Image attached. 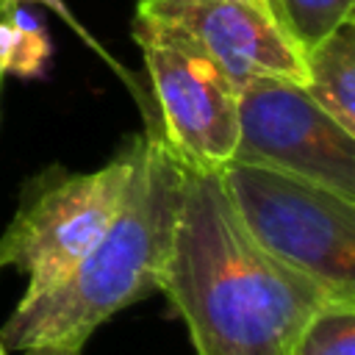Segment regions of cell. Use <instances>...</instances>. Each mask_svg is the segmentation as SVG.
Instances as JSON below:
<instances>
[{
  "label": "cell",
  "instance_id": "cell-1",
  "mask_svg": "<svg viewBox=\"0 0 355 355\" xmlns=\"http://www.w3.org/2000/svg\"><path fill=\"white\" fill-rule=\"evenodd\" d=\"M158 291L197 355H288L305 319L341 300L272 258L236 216L219 175L189 166Z\"/></svg>",
  "mask_w": 355,
  "mask_h": 355
},
{
  "label": "cell",
  "instance_id": "cell-2",
  "mask_svg": "<svg viewBox=\"0 0 355 355\" xmlns=\"http://www.w3.org/2000/svg\"><path fill=\"white\" fill-rule=\"evenodd\" d=\"M130 141L133 164L114 219L61 283L14 308L0 327L6 349L39 344L83 347L103 322L158 288L186 164L153 119Z\"/></svg>",
  "mask_w": 355,
  "mask_h": 355
},
{
  "label": "cell",
  "instance_id": "cell-3",
  "mask_svg": "<svg viewBox=\"0 0 355 355\" xmlns=\"http://www.w3.org/2000/svg\"><path fill=\"white\" fill-rule=\"evenodd\" d=\"M219 183L247 233L280 263L355 300V200L313 180L230 161Z\"/></svg>",
  "mask_w": 355,
  "mask_h": 355
},
{
  "label": "cell",
  "instance_id": "cell-4",
  "mask_svg": "<svg viewBox=\"0 0 355 355\" xmlns=\"http://www.w3.org/2000/svg\"><path fill=\"white\" fill-rule=\"evenodd\" d=\"M133 164L128 141L94 172L47 166L19 191V205L0 236V269L14 266L28 277L19 302L36 300L92 250L114 219Z\"/></svg>",
  "mask_w": 355,
  "mask_h": 355
},
{
  "label": "cell",
  "instance_id": "cell-5",
  "mask_svg": "<svg viewBox=\"0 0 355 355\" xmlns=\"http://www.w3.org/2000/svg\"><path fill=\"white\" fill-rule=\"evenodd\" d=\"M153 86L155 125L175 155L197 172H219L239 144V89L189 39L147 17H133Z\"/></svg>",
  "mask_w": 355,
  "mask_h": 355
},
{
  "label": "cell",
  "instance_id": "cell-6",
  "mask_svg": "<svg viewBox=\"0 0 355 355\" xmlns=\"http://www.w3.org/2000/svg\"><path fill=\"white\" fill-rule=\"evenodd\" d=\"M233 161L280 169L355 200V133L291 80L258 78L239 92Z\"/></svg>",
  "mask_w": 355,
  "mask_h": 355
},
{
  "label": "cell",
  "instance_id": "cell-7",
  "mask_svg": "<svg viewBox=\"0 0 355 355\" xmlns=\"http://www.w3.org/2000/svg\"><path fill=\"white\" fill-rule=\"evenodd\" d=\"M136 14L189 39L239 92L258 78L302 86V50L255 0H139Z\"/></svg>",
  "mask_w": 355,
  "mask_h": 355
},
{
  "label": "cell",
  "instance_id": "cell-8",
  "mask_svg": "<svg viewBox=\"0 0 355 355\" xmlns=\"http://www.w3.org/2000/svg\"><path fill=\"white\" fill-rule=\"evenodd\" d=\"M302 89L344 130L355 133V17L302 50Z\"/></svg>",
  "mask_w": 355,
  "mask_h": 355
},
{
  "label": "cell",
  "instance_id": "cell-9",
  "mask_svg": "<svg viewBox=\"0 0 355 355\" xmlns=\"http://www.w3.org/2000/svg\"><path fill=\"white\" fill-rule=\"evenodd\" d=\"M50 55V42L44 28L19 6L8 3L0 14V69L3 75L14 72L22 78L42 75Z\"/></svg>",
  "mask_w": 355,
  "mask_h": 355
},
{
  "label": "cell",
  "instance_id": "cell-10",
  "mask_svg": "<svg viewBox=\"0 0 355 355\" xmlns=\"http://www.w3.org/2000/svg\"><path fill=\"white\" fill-rule=\"evenodd\" d=\"M288 355H355V300H333L313 311Z\"/></svg>",
  "mask_w": 355,
  "mask_h": 355
},
{
  "label": "cell",
  "instance_id": "cell-11",
  "mask_svg": "<svg viewBox=\"0 0 355 355\" xmlns=\"http://www.w3.org/2000/svg\"><path fill=\"white\" fill-rule=\"evenodd\" d=\"M272 6L286 36L300 50H308L352 17L355 0H272Z\"/></svg>",
  "mask_w": 355,
  "mask_h": 355
},
{
  "label": "cell",
  "instance_id": "cell-12",
  "mask_svg": "<svg viewBox=\"0 0 355 355\" xmlns=\"http://www.w3.org/2000/svg\"><path fill=\"white\" fill-rule=\"evenodd\" d=\"M8 3H14V6H22V3H39V6L50 8L53 14H58V17H61V19H64V22H67V25H69V28H72V31H75V33H78V36H80V39H83L86 44H92V47L97 50V55H100V58H103V61H105L108 67H114V69L119 72V78H122V80L128 83V89H130V92H136V94H139V97L144 100V94L139 92V83H136V80L130 78V72H128V69H125V67H122V64H119L116 58H111V55L105 53V47H103V44H100V42H97V39H94V36H92V33H89V31H86V28L80 25V22H78V19H75V14L69 11V6H67L64 0H8ZM141 100H139V103H141Z\"/></svg>",
  "mask_w": 355,
  "mask_h": 355
},
{
  "label": "cell",
  "instance_id": "cell-13",
  "mask_svg": "<svg viewBox=\"0 0 355 355\" xmlns=\"http://www.w3.org/2000/svg\"><path fill=\"white\" fill-rule=\"evenodd\" d=\"M83 347H67V344H39L22 349V355H80Z\"/></svg>",
  "mask_w": 355,
  "mask_h": 355
},
{
  "label": "cell",
  "instance_id": "cell-14",
  "mask_svg": "<svg viewBox=\"0 0 355 355\" xmlns=\"http://www.w3.org/2000/svg\"><path fill=\"white\" fill-rule=\"evenodd\" d=\"M255 3H258V6L263 8V11H269V14L275 17V6H272V0H255ZM275 19H277V17H275Z\"/></svg>",
  "mask_w": 355,
  "mask_h": 355
},
{
  "label": "cell",
  "instance_id": "cell-15",
  "mask_svg": "<svg viewBox=\"0 0 355 355\" xmlns=\"http://www.w3.org/2000/svg\"><path fill=\"white\" fill-rule=\"evenodd\" d=\"M6 6H8V0H0V14L6 11ZM3 78H6V75H3V69H0V86H3Z\"/></svg>",
  "mask_w": 355,
  "mask_h": 355
},
{
  "label": "cell",
  "instance_id": "cell-16",
  "mask_svg": "<svg viewBox=\"0 0 355 355\" xmlns=\"http://www.w3.org/2000/svg\"><path fill=\"white\" fill-rule=\"evenodd\" d=\"M0 355H6V347H3V344H0Z\"/></svg>",
  "mask_w": 355,
  "mask_h": 355
}]
</instances>
